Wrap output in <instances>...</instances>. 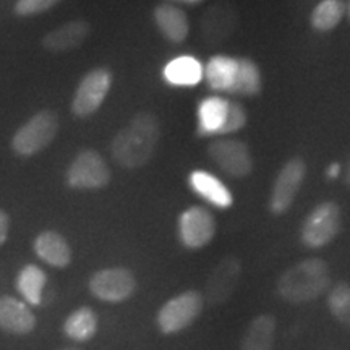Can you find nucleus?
Segmentation results:
<instances>
[{"instance_id":"nucleus-7","label":"nucleus","mask_w":350,"mask_h":350,"mask_svg":"<svg viewBox=\"0 0 350 350\" xmlns=\"http://www.w3.org/2000/svg\"><path fill=\"white\" fill-rule=\"evenodd\" d=\"M111 169L96 150H83L68 165L65 180L73 190H99L111 182Z\"/></svg>"},{"instance_id":"nucleus-19","label":"nucleus","mask_w":350,"mask_h":350,"mask_svg":"<svg viewBox=\"0 0 350 350\" xmlns=\"http://www.w3.org/2000/svg\"><path fill=\"white\" fill-rule=\"evenodd\" d=\"M239 68V57L224 54L213 55L203 67V80L206 81L209 90L216 93H230V88L235 81Z\"/></svg>"},{"instance_id":"nucleus-30","label":"nucleus","mask_w":350,"mask_h":350,"mask_svg":"<svg viewBox=\"0 0 350 350\" xmlns=\"http://www.w3.org/2000/svg\"><path fill=\"white\" fill-rule=\"evenodd\" d=\"M8 232H10V216H8L5 211L0 209V247L5 243Z\"/></svg>"},{"instance_id":"nucleus-5","label":"nucleus","mask_w":350,"mask_h":350,"mask_svg":"<svg viewBox=\"0 0 350 350\" xmlns=\"http://www.w3.org/2000/svg\"><path fill=\"white\" fill-rule=\"evenodd\" d=\"M340 230V208L336 201H323L306 216L300 229V240L306 248L329 245Z\"/></svg>"},{"instance_id":"nucleus-31","label":"nucleus","mask_w":350,"mask_h":350,"mask_svg":"<svg viewBox=\"0 0 350 350\" xmlns=\"http://www.w3.org/2000/svg\"><path fill=\"white\" fill-rule=\"evenodd\" d=\"M340 175V165L338 163H332L329 167L326 169V178H329V180H336Z\"/></svg>"},{"instance_id":"nucleus-21","label":"nucleus","mask_w":350,"mask_h":350,"mask_svg":"<svg viewBox=\"0 0 350 350\" xmlns=\"http://www.w3.org/2000/svg\"><path fill=\"white\" fill-rule=\"evenodd\" d=\"M163 77L170 86H195L203 80V64L196 57L180 55L165 65Z\"/></svg>"},{"instance_id":"nucleus-16","label":"nucleus","mask_w":350,"mask_h":350,"mask_svg":"<svg viewBox=\"0 0 350 350\" xmlns=\"http://www.w3.org/2000/svg\"><path fill=\"white\" fill-rule=\"evenodd\" d=\"M152 20L159 33L170 44H182L190 33V21L187 13L174 3H159L152 10Z\"/></svg>"},{"instance_id":"nucleus-34","label":"nucleus","mask_w":350,"mask_h":350,"mask_svg":"<svg viewBox=\"0 0 350 350\" xmlns=\"http://www.w3.org/2000/svg\"><path fill=\"white\" fill-rule=\"evenodd\" d=\"M62 350H81V349H62Z\"/></svg>"},{"instance_id":"nucleus-18","label":"nucleus","mask_w":350,"mask_h":350,"mask_svg":"<svg viewBox=\"0 0 350 350\" xmlns=\"http://www.w3.org/2000/svg\"><path fill=\"white\" fill-rule=\"evenodd\" d=\"M34 253L52 268H67L72 262V248L67 239L55 230H44L34 239Z\"/></svg>"},{"instance_id":"nucleus-15","label":"nucleus","mask_w":350,"mask_h":350,"mask_svg":"<svg viewBox=\"0 0 350 350\" xmlns=\"http://www.w3.org/2000/svg\"><path fill=\"white\" fill-rule=\"evenodd\" d=\"M188 185L195 195H198L214 208L229 209L234 204V196L229 188L219 180L216 175L206 170H193L188 175Z\"/></svg>"},{"instance_id":"nucleus-17","label":"nucleus","mask_w":350,"mask_h":350,"mask_svg":"<svg viewBox=\"0 0 350 350\" xmlns=\"http://www.w3.org/2000/svg\"><path fill=\"white\" fill-rule=\"evenodd\" d=\"M36 327V317L23 301L10 295L0 297V329L25 336Z\"/></svg>"},{"instance_id":"nucleus-11","label":"nucleus","mask_w":350,"mask_h":350,"mask_svg":"<svg viewBox=\"0 0 350 350\" xmlns=\"http://www.w3.org/2000/svg\"><path fill=\"white\" fill-rule=\"evenodd\" d=\"M178 240L188 250H201L216 235V219L203 206H191L178 216Z\"/></svg>"},{"instance_id":"nucleus-20","label":"nucleus","mask_w":350,"mask_h":350,"mask_svg":"<svg viewBox=\"0 0 350 350\" xmlns=\"http://www.w3.org/2000/svg\"><path fill=\"white\" fill-rule=\"evenodd\" d=\"M227 109H229V99L221 98V96L204 98L196 112V117H198L196 133L200 137H219V131L226 122Z\"/></svg>"},{"instance_id":"nucleus-13","label":"nucleus","mask_w":350,"mask_h":350,"mask_svg":"<svg viewBox=\"0 0 350 350\" xmlns=\"http://www.w3.org/2000/svg\"><path fill=\"white\" fill-rule=\"evenodd\" d=\"M239 25V13L230 3L216 2L201 18V34L209 46L224 42Z\"/></svg>"},{"instance_id":"nucleus-32","label":"nucleus","mask_w":350,"mask_h":350,"mask_svg":"<svg viewBox=\"0 0 350 350\" xmlns=\"http://www.w3.org/2000/svg\"><path fill=\"white\" fill-rule=\"evenodd\" d=\"M172 2H178V3H187V5H198V3L204 2V0H172Z\"/></svg>"},{"instance_id":"nucleus-33","label":"nucleus","mask_w":350,"mask_h":350,"mask_svg":"<svg viewBox=\"0 0 350 350\" xmlns=\"http://www.w3.org/2000/svg\"><path fill=\"white\" fill-rule=\"evenodd\" d=\"M345 182H347V185L350 187V157L347 161V165H345Z\"/></svg>"},{"instance_id":"nucleus-29","label":"nucleus","mask_w":350,"mask_h":350,"mask_svg":"<svg viewBox=\"0 0 350 350\" xmlns=\"http://www.w3.org/2000/svg\"><path fill=\"white\" fill-rule=\"evenodd\" d=\"M60 0H18L15 3V13L18 16H34L55 7Z\"/></svg>"},{"instance_id":"nucleus-28","label":"nucleus","mask_w":350,"mask_h":350,"mask_svg":"<svg viewBox=\"0 0 350 350\" xmlns=\"http://www.w3.org/2000/svg\"><path fill=\"white\" fill-rule=\"evenodd\" d=\"M247 122H248V116H247V111H245V107L239 103V100L229 99L227 117L221 131H219V137H229V135L237 133V131L245 129Z\"/></svg>"},{"instance_id":"nucleus-9","label":"nucleus","mask_w":350,"mask_h":350,"mask_svg":"<svg viewBox=\"0 0 350 350\" xmlns=\"http://www.w3.org/2000/svg\"><path fill=\"white\" fill-rule=\"evenodd\" d=\"M208 157L227 177L245 178L253 172V156L248 144L235 138H216L208 144Z\"/></svg>"},{"instance_id":"nucleus-1","label":"nucleus","mask_w":350,"mask_h":350,"mask_svg":"<svg viewBox=\"0 0 350 350\" xmlns=\"http://www.w3.org/2000/svg\"><path fill=\"white\" fill-rule=\"evenodd\" d=\"M159 138L161 125L154 113L138 112L113 137L111 144L113 161L129 170L143 167L154 156Z\"/></svg>"},{"instance_id":"nucleus-8","label":"nucleus","mask_w":350,"mask_h":350,"mask_svg":"<svg viewBox=\"0 0 350 350\" xmlns=\"http://www.w3.org/2000/svg\"><path fill=\"white\" fill-rule=\"evenodd\" d=\"M306 177V163L301 157H291L275 175L271 188L268 208L274 216H281L292 208Z\"/></svg>"},{"instance_id":"nucleus-14","label":"nucleus","mask_w":350,"mask_h":350,"mask_svg":"<svg viewBox=\"0 0 350 350\" xmlns=\"http://www.w3.org/2000/svg\"><path fill=\"white\" fill-rule=\"evenodd\" d=\"M91 33V25L86 20H72L52 29L42 38L41 46L51 54H64L80 47Z\"/></svg>"},{"instance_id":"nucleus-12","label":"nucleus","mask_w":350,"mask_h":350,"mask_svg":"<svg viewBox=\"0 0 350 350\" xmlns=\"http://www.w3.org/2000/svg\"><path fill=\"white\" fill-rule=\"evenodd\" d=\"M242 275V262L237 256H226L214 266L204 288L203 299L216 306L227 301L239 286Z\"/></svg>"},{"instance_id":"nucleus-26","label":"nucleus","mask_w":350,"mask_h":350,"mask_svg":"<svg viewBox=\"0 0 350 350\" xmlns=\"http://www.w3.org/2000/svg\"><path fill=\"white\" fill-rule=\"evenodd\" d=\"M345 13V5L340 0H321L310 15V25L314 31H332L340 23Z\"/></svg>"},{"instance_id":"nucleus-24","label":"nucleus","mask_w":350,"mask_h":350,"mask_svg":"<svg viewBox=\"0 0 350 350\" xmlns=\"http://www.w3.org/2000/svg\"><path fill=\"white\" fill-rule=\"evenodd\" d=\"M98 331V317L90 306H81L73 312L64 323V332L75 342H86L94 338Z\"/></svg>"},{"instance_id":"nucleus-6","label":"nucleus","mask_w":350,"mask_h":350,"mask_svg":"<svg viewBox=\"0 0 350 350\" xmlns=\"http://www.w3.org/2000/svg\"><path fill=\"white\" fill-rule=\"evenodd\" d=\"M113 83V73L106 67L90 70L78 85L72 99V113L78 119H88L99 111Z\"/></svg>"},{"instance_id":"nucleus-27","label":"nucleus","mask_w":350,"mask_h":350,"mask_svg":"<svg viewBox=\"0 0 350 350\" xmlns=\"http://www.w3.org/2000/svg\"><path fill=\"white\" fill-rule=\"evenodd\" d=\"M327 308L339 323L350 327V284L339 282L331 288L327 295Z\"/></svg>"},{"instance_id":"nucleus-35","label":"nucleus","mask_w":350,"mask_h":350,"mask_svg":"<svg viewBox=\"0 0 350 350\" xmlns=\"http://www.w3.org/2000/svg\"><path fill=\"white\" fill-rule=\"evenodd\" d=\"M347 12H349V16H350V3H349V8H347Z\"/></svg>"},{"instance_id":"nucleus-25","label":"nucleus","mask_w":350,"mask_h":350,"mask_svg":"<svg viewBox=\"0 0 350 350\" xmlns=\"http://www.w3.org/2000/svg\"><path fill=\"white\" fill-rule=\"evenodd\" d=\"M47 284V275L36 265H26L16 278V288L29 305H39L42 301V291Z\"/></svg>"},{"instance_id":"nucleus-23","label":"nucleus","mask_w":350,"mask_h":350,"mask_svg":"<svg viewBox=\"0 0 350 350\" xmlns=\"http://www.w3.org/2000/svg\"><path fill=\"white\" fill-rule=\"evenodd\" d=\"M262 90L261 70L255 60L247 57H239V68L235 81L230 88V96H243V98H253L258 96Z\"/></svg>"},{"instance_id":"nucleus-4","label":"nucleus","mask_w":350,"mask_h":350,"mask_svg":"<svg viewBox=\"0 0 350 350\" xmlns=\"http://www.w3.org/2000/svg\"><path fill=\"white\" fill-rule=\"evenodd\" d=\"M204 299L198 291H187L165 301L157 312L156 323L165 336L177 334L195 323L203 312Z\"/></svg>"},{"instance_id":"nucleus-10","label":"nucleus","mask_w":350,"mask_h":350,"mask_svg":"<svg viewBox=\"0 0 350 350\" xmlns=\"http://www.w3.org/2000/svg\"><path fill=\"white\" fill-rule=\"evenodd\" d=\"M90 291L96 299L120 304L137 292V278L126 268H104L91 275Z\"/></svg>"},{"instance_id":"nucleus-2","label":"nucleus","mask_w":350,"mask_h":350,"mask_svg":"<svg viewBox=\"0 0 350 350\" xmlns=\"http://www.w3.org/2000/svg\"><path fill=\"white\" fill-rule=\"evenodd\" d=\"M331 286L329 266L321 258H306L284 271L278 281V294L288 304L317 300Z\"/></svg>"},{"instance_id":"nucleus-3","label":"nucleus","mask_w":350,"mask_h":350,"mask_svg":"<svg viewBox=\"0 0 350 350\" xmlns=\"http://www.w3.org/2000/svg\"><path fill=\"white\" fill-rule=\"evenodd\" d=\"M59 131V116L44 109L21 125L12 138V151L20 157L36 156L54 142Z\"/></svg>"},{"instance_id":"nucleus-22","label":"nucleus","mask_w":350,"mask_h":350,"mask_svg":"<svg viewBox=\"0 0 350 350\" xmlns=\"http://www.w3.org/2000/svg\"><path fill=\"white\" fill-rule=\"evenodd\" d=\"M275 318L273 314H260L248 325L240 350H273L275 339Z\"/></svg>"}]
</instances>
